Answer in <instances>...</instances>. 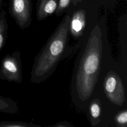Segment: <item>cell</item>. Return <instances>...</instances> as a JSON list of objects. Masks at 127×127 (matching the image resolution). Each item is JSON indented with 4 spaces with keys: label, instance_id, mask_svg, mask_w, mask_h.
Returning <instances> with one entry per match:
<instances>
[{
    "label": "cell",
    "instance_id": "4fadbf2b",
    "mask_svg": "<svg viewBox=\"0 0 127 127\" xmlns=\"http://www.w3.org/2000/svg\"><path fill=\"white\" fill-rule=\"evenodd\" d=\"M70 0H60L59 5L56 11V13L60 15L64 11L65 8L68 6Z\"/></svg>",
    "mask_w": 127,
    "mask_h": 127
},
{
    "label": "cell",
    "instance_id": "9a60e30c",
    "mask_svg": "<svg viewBox=\"0 0 127 127\" xmlns=\"http://www.w3.org/2000/svg\"><path fill=\"white\" fill-rule=\"evenodd\" d=\"M1 0H0V3H1Z\"/></svg>",
    "mask_w": 127,
    "mask_h": 127
},
{
    "label": "cell",
    "instance_id": "30bf717a",
    "mask_svg": "<svg viewBox=\"0 0 127 127\" xmlns=\"http://www.w3.org/2000/svg\"><path fill=\"white\" fill-rule=\"evenodd\" d=\"M8 25L4 10L0 13V51L4 46L7 37Z\"/></svg>",
    "mask_w": 127,
    "mask_h": 127
},
{
    "label": "cell",
    "instance_id": "7c38bea8",
    "mask_svg": "<svg viewBox=\"0 0 127 127\" xmlns=\"http://www.w3.org/2000/svg\"><path fill=\"white\" fill-rule=\"evenodd\" d=\"M38 125L20 121H0V127H33Z\"/></svg>",
    "mask_w": 127,
    "mask_h": 127
},
{
    "label": "cell",
    "instance_id": "9c48e42d",
    "mask_svg": "<svg viewBox=\"0 0 127 127\" xmlns=\"http://www.w3.org/2000/svg\"><path fill=\"white\" fill-rule=\"evenodd\" d=\"M89 113L93 125H96L100 122L99 118L101 113V105L98 99L93 100L89 106Z\"/></svg>",
    "mask_w": 127,
    "mask_h": 127
},
{
    "label": "cell",
    "instance_id": "52a82bcc",
    "mask_svg": "<svg viewBox=\"0 0 127 127\" xmlns=\"http://www.w3.org/2000/svg\"><path fill=\"white\" fill-rule=\"evenodd\" d=\"M58 0H41L37 10L38 20H42L52 15L57 7Z\"/></svg>",
    "mask_w": 127,
    "mask_h": 127
},
{
    "label": "cell",
    "instance_id": "7a4b0ae2",
    "mask_svg": "<svg viewBox=\"0 0 127 127\" xmlns=\"http://www.w3.org/2000/svg\"><path fill=\"white\" fill-rule=\"evenodd\" d=\"M70 20V16L65 15L35 57L30 77L33 83H40L48 78L68 54Z\"/></svg>",
    "mask_w": 127,
    "mask_h": 127
},
{
    "label": "cell",
    "instance_id": "277c9868",
    "mask_svg": "<svg viewBox=\"0 0 127 127\" xmlns=\"http://www.w3.org/2000/svg\"><path fill=\"white\" fill-rule=\"evenodd\" d=\"M103 85L108 99L117 106H123L126 98L125 87L121 77L116 72L110 71L104 77Z\"/></svg>",
    "mask_w": 127,
    "mask_h": 127
},
{
    "label": "cell",
    "instance_id": "5b68a950",
    "mask_svg": "<svg viewBox=\"0 0 127 127\" xmlns=\"http://www.w3.org/2000/svg\"><path fill=\"white\" fill-rule=\"evenodd\" d=\"M10 13L20 29L28 28L31 23L30 0H10Z\"/></svg>",
    "mask_w": 127,
    "mask_h": 127
},
{
    "label": "cell",
    "instance_id": "5bb4252c",
    "mask_svg": "<svg viewBox=\"0 0 127 127\" xmlns=\"http://www.w3.org/2000/svg\"><path fill=\"white\" fill-rule=\"evenodd\" d=\"M72 126L69 123L66 122H60L59 123H57L56 125L51 126L50 127H72Z\"/></svg>",
    "mask_w": 127,
    "mask_h": 127
},
{
    "label": "cell",
    "instance_id": "6da1fadb",
    "mask_svg": "<svg viewBox=\"0 0 127 127\" xmlns=\"http://www.w3.org/2000/svg\"><path fill=\"white\" fill-rule=\"evenodd\" d=\"M79 55L73 74L72 91L76 99L85 102L91 96L97 82L102 56V32L96 25Z\"/></svg>",
    "mask_w": 127,
    "mask_h": 127
},
{
    "label": "cell",
    "instance_id": "3957f363",
    "mask_svg": "<svg viewBox=\"0 0 127 127\" xmlns=\"http://www.w3.org/2000/svg\"><path fill=\"white\" fill-rule=\"evenodd\" d=\"M0 78L8 82L20 83L22 81L20 53L16 51L2 59L0 66Z\"/></svg>",
    "mask_w": 127,
    "mask_h": 127
},
{
    "label": "cell",
    "instance_id": "8992f818",
    "mask_svg": "<svg viewBox=\"0 0 127 127\" xmlns=\"http://www.w3.org/2000/svg\"><path fill=\"white\" fill-rule=\"evenodd\" d=\"M86 26V13L83 9L75 11L69 23V34L77 39L83 35Z\"/></svg>",
    "mask_w": 127,
    "mask_h": 127
},
{
    "label": "cell",
    "instance_id": "ba28073f",
    "mask_svg": "<svg viewBox=\"0 0 127 127\" xmlns=\"http://www.w3.org/2000/svg\"><path fill=\"white\" fill-rule=\"evenodd\" d=\"M18 111L17 104L12 99L0 95V112L15 114Z\"/></svg>",
    "mask_w": 127,
    "mask_h": 127
},
{
    "label": "cell",
    "instance_id": "8fae6325",
    "mask_svg": "<svg viewBox=\"0 0 127 127\" xmlns=\"http://www.w3.org/2000/svg\"><path fill=\"white\" fill-rule=\"evenodd\" d=\"M114 120L117 127H127V110L125 109L119 111L115 116Z\"/></svg>",
    "mask_w": 127,
    "mask_h": 127
}]
</instances>
